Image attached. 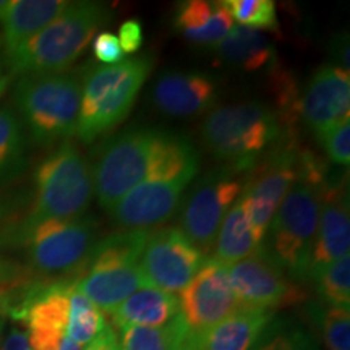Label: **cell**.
Segmentation results:
<instances>
[{
    "label": "cell",
    "mask_w": 350,
    "mask_h": 350,
    "mask_svg": "<svg viewBox=\"0 0 350 350\" xmlns=\"http://www.w3.org/2000/svg\"><path fill=\"white\" fill-rule=\"evenodd\" d=\"M198 152L183 135L165 131L146 178L113 206L111 216L126 230H146L172 216L198 174Z\"/></svg>",
    "instance_id": "cell-1"
},
{
    "label": "cell",
    "mask_w": 350,
    "mask_h": 350,
    "mask_svg": "<svg viewBox=\"0 0 350 350\" xmlns=\"http://www.w3.org/2000/svg\"><path fill=\"white\" fill-rule=\"evenodd\" d=\"M109 20V10L98 2H73L42 31L7 55L15 75H57L80 59L99 26Z\"/></svg>",
    "instance_id": "cell-2"
},
{
    "label": "cell",
    "mask_w": 350,
    "mask_h": 350,
    "mask_svg": "<svg viewBox=\"0 0 350 350\" xmlns=\"http://www.w3.org/2000/svg\"><path fill=\"white\" fill-rule=\"evenodd\" d=\"M154 60L150 54L106 67L90 68L83 77L75 135L83 143H93L116 129L129 116Z\"/></svg>",
    "instance_id": "cell-3"
},
{
    "label": "cell",
    "mask_w": 350,
    "mask_h": 350,
    "mask_svg": "<svg viewBox=\"0 0 350 350\" xmlns=\"http://www.w3.org/2000/svg\"><path fill=\"white\" fill-rule=\"evenodd\" d=\"M204 146L229 167L248 174L266 150L282 138L273 109L262 103L226 106L209 113L201 129Z\"/></svg>",
    "instance_id": "cell-4"
},
{
    "label": "cell",
    "mask_w": 350,
    "mask_h": 350,
    "mask_svg": "<svg viewBox=\"0 0 350 350\" xmlns=\"http://www.w3.org/2000/svg\"><path fill=\"white\" fill-rule=\"evenodd\" d=\"M325 182L299 178L275 211L262 252L297 281L308 278Z\"/></svg>",
    "instance_id": "cell-5"
},
{
    "label": "cell",
    "mask_w": 350,
    "mask_h": 350,
    "mask_svg": "<svg viewBox=\"0 0 350 350\" xmlns=\"http://www.w3.org/2000/svg\"><path fill=\"white\" fill-rule=\"evenodd\" d=\"M148 230H122L94 245L85 273L77 284L91 304L112 313L139 287H146L139 273V260L146 247Z\"/></svg>",
    "instance_id": "cell-6"
},
{
    "label": "cell",
    "mask_w": 350,
    "mask_h": 350,
    "mask_svg": "<svg viewBox=\"0 0 350 350\" xmlns=\"http://www.w3.org/2000/svg\"><path fill=\"white\" fill-rule=\"evenodd\" d=\"M94 193L93 174L68 139L52 151L34 174V200L25 229L47 219H73L90 206Z\"/></svg>",
    "instance_id": "cell-7"
},
{
    "label": "cell",
    "mask_w": 350,
    "mask_h": 350,
    "mask_svg": "<svg viewBox=\"0 0 350 350\" xmlns=\"http://www.w3.org/2000/svg\"><path fill=\"white\" fill-rule=\"evenodd\" d=\"M81 83L77 77L29 75L16 83L15 103L34 143L49 146L75 133Z\"/></svg>",
    "instance_id": "cell-8"
},
{
    "label": "cell",
    "mask_w": 350,
    "mask_h": 350,
    "mask_svg": "<svg viewBox=\"0 0 350 350\" xmlns=\"http://www.w3.org/2000/svg\"><path fill=\"white\" fill-rule=\"evenodd\" d=\"M164 130L133 129L109 139L99 151L93 185L99 204L107 211L150 174Z\"/></svg>",
    "instance_id": "cell-9"
},
{
    "label": "cell",
    "mask_w": 350,
    "mask_h": 350,
    "mask_svg": "<svg viewBox=\"0 0 350 350\" xmlns=\"http://www.w3.org/2000/svg\"><path fill=\"white\" fill-rule=\"evenodd\" d=\"M300 150L294 138L284 137L265 152L245 178L242 198L256 239L265 245L275 211L299 180Z\"/></svg>",
    "instance_id": "cell-10"
},
{
    "label": "cell",
    "mask_w": 350,
    "mask_h": 350,
    "mask_svg": "<svg viewBox=\"0 0 350 350\" xmlns=\"http://www.w3.org/2000/svg\"><path fill=\"white\" fill-rule=\"evenodd\" d=\"M93 217L47 219L25 229V245L31 266L44 274H62L83 268L94 250Z\"/></svg>",
    "instance_id": "cell-11"
},
{
    "label": "cell",
    "mask_w": 350,
    "mask_h": 350,
    "mask_svg": "<svg viewBox=\"0 0 350 350\" xmlns=\"http://www.w3.org/2000/svg\"><path fill=\"white\" fill-rule=\"evenodd\" d=\"M245 178L247 174L224 165L203 175L187 196L180 230L201 253L213 250L226 214L242 195Z\"/></svg>",
    "instance_id": "cell-12"
},
{
    "label": "cell",
    "mask_w": 350,
    "mask_h": 350,
    "mask_svg": "<svg viewBox=\"0 0 350 350\" xmlns=\"http://www.w3.org/2000/svg\"><path fill=\"white\" fill-rule=\"evenodd\" d=\"M204 262L203 253L177 227L151 232L139 260L146 286L175 294L182 292Z\"/></svg>",
    "instance_id": "cell-13"
},
{
    "label": "cell",
    "mask_w": 350,
    "mask_h": 350,
    "mask_svg": "<svg viewBox=\"0 0 350 350\" xmlns=\"http://www.w3.org/2000/svg\"><path fill=\"white\" fill-rule=\"evenodd\" d=\"M227 275L240 308L269 312L305 300L304 291L262 250L227 266Z\"/></svg>",
    "instance_id": "cell-14"
},
{
    "label": "cell",
    "mask_w": 350,
    "mask_h": 350,
    "mask_svg": "<svg viewBox=\"0 0 350 350\" xmlns=\"http://www.w3.org/2000/svg\"><path fill=\"white\" fill-rule=\"evenodd\" d=\"M180 317L193 334L204 336L209 329L240 310L232 291L227 266L208 258L195 278L180 292Z\"/></svg>",
    "instance_id": "cell-15"
},
{
    "label": "cell",
    "mask_w": 350,
    "mask_h": 350,
    "mask_svg": "<svg viewBox=\"0 0 350 350\" xmlns=\"http://www.w3.org/2000/svg\"><path fill=\"white\" fill-rule=\"evenodd\" d=\"M73 284L29 287L10 317L28 327L31 350H59L67 336L70 291Z\"/></svg>",
    "instance_id": "cell-16"
},
{
    "label": "cell",
    "mask_w": 350,
    "mask_h": 350,
    "mask_svg": "<svg viewBox=\"0 0 350 350\" xmlns=\"http://www.w3.org/2000/svg\"><path fill=\"white\" fill-rule=\"evenodd\" d=\"M299 116L314 135H321L349 120L350 75L334 64L319 67L299 100Z\"/></svg>",
    "instance_id": "cell-17"
},
{
    "label": "cell",
    "mask_w": 350,
    "mask_h": 350,
    "mask_svg": "<svg viewBox=\"0 0 350 350\" xmlns=\"http://www.w3.org/2000/svg\"><path fill=\"white\" fill-rule=\"evenodd\" d=\"M350 213L347 188L342 183L327 180L321 191V208L317 237L310 262V274L349 255Z\"/></svg>",
    "instance_id": "cell-18"
},
{
    "label": "cell",
    "mask_w": 350,
    "mask_h": 350,
    "mask_svg": "<svg viewBox=\"0 0 350 350\" xmlns=\"http://www.w3.org/2000/svg\"><path fill=\"white\" fill-rule=\"evenodd\" d=\"M151 99L157 111L167 116H198L217 103V85L206 73L167 72L156 80Z\"/></svg>",
    "instance_id": "cell-19"
},
{
    "label": "cell",
    "mask_w": 350,
    "mask_h": 350,
    "mask_svg": "<svg viewBox=\"0 0 350 350\" xmlns=\"http://www.w3.org/2000/svg\"><path fill=\"white\" fill-rule=\"evenodd\" d=\"M234 26L224 0H188L177 7L174 15L175 31L195 46H216Z\"/></svg>",
    "instance_id": "cell-20"
},
{
    "label": "cell",
    "mask_w": 350,
    "mask_h": 350,
    "mask_svg": "<svg viewBox=\"0 0 350 350\" xmlns=\"http://www.w3.org/2000/svg\"><path fill=\"white\" fill-rule=\"evenodd\" d=\"M65 0H15L3 15L2 39L5 57L28 42L67 8Z\"/></svg>",
    "instance_id": "cell-21"
},
{
    "label": "cell",
    "mask_w": 350,
    "mask_h": 350,
    "mask_svg": "<svg viewBox=\"0 0 350 350\" xmlns=\"http://www.w3.org/2000/svg\"><path fill=\"white\" fill-rule=\"evenodd\" d=\"M117 327H164L180 314V304L174 294L154 287H142L111 313Z\"/></svg>",
    "instance_id": "cell-22"
},
{
    "label": "cell",
    "mask_w": 350,
    "mask_h": 350,
    "mask_svg": "<svg viewBox=\"0 0 350 350\" xmlns=\"http://www.w3.org/2000/svg\"><path fill=\"white\" fill-rule=\"evenodd\" d=\"M214 51L221 62L243 72L273 67L278 59L273 42L265 34L242 25L232 26L227 36L214 46Z\"/></svg>",
    "instance_id": "cell-23"
},
{
    "label": "cell",
    "mask_w": 350,
    "mask_h": 350,
    "mask_svg": "<svg viewBox=\"0 0 350 350\" xmlns=\"http://www.w3.org/2000/svg\"><path fill=\"white\" fill-rule=\"evenodd\" d=\"M269 319V312L240 308L203 336L201 350H250Z\"/></svg>",
    "instance_id": "cell-24"
},
{
    "label": "cell",
    "mask_w": 350,
    "mask_h": 350,
    "mask_svg": "<svg viewBox=\"0 0 350 350\" xmlns=\"http://www.w3.org/2000/svg\"><path fill=\"white\" fill-rule=\"evenodd\" d=\"M262 250V245L256 239L255 230H253L250 217H248L247 206L240 195L235 201L234 206L226 214L214 242V260L221 261L222 265L230 266L250 258Z\"/></svg>",
    "instance_id": "cell-25"
},
{
    "label": "cell",
    "mask_w": 350,
    "mask_h": 350,
    "mask_svg": "<svg viewBox=\"0 0 350 350\" xmlns=\"http://www.w3.org/2000/svg\"><path fill=\"white\" fill-rule=\"evenodd\" d=\"M188 327L180 314L164 327H120V350H180Z\"/></svg>",
    "instance_id": "cell-26"
},
{
    "label": "cell",
    "mask_w": 350,
    "mask_h": 350,
    "mask_svg": "<svg viewBox=\"0 0 350 350\" xmlns=\"http://www.w3.org/2000/svg\"><path fill=\"white\" fill-rule=\"evenodd\" d=\"M106 319H104L98 306L91 304L73 286L70 291L67 338L78 345L90 344L106 327Z\"/></svg>",
    "instance_id": "cell-27"
},
{
    "label": "cell",
    "mask_w": 350,
    "mask_h": 350,
    "mask_svg": "<svg viewBox=\"0 0 350 350\" xmlns=\"http://www.w3.org/2000/svg\"><path fill=\"white\" fill-rule=\"evenodd\" d=\"M25 137L18 117L0 107V180L16 174L23 164Z\"/></svg>",
    "instance_id": "cell-28"
},
{
    "label": "cell",
    "mask_w": 350,
    "mask_h": 350,
    "mask_svg": "<svg viewBox=\"0 0 350 350\" xmlns=\"http://www.w3.org/2000/svg\"><path fill=\"white\" fill-rule=\"evenodd\" d=\"M317 284L318 294L327 305L349 306L350 305V256L331 262L325 268L310 274Z\"/></svg>",
    "instance_id": "cell-29"
},
{
    "label": "cell",
    "mask_w": 350,
    "mask_h": 350,
    "mask_svg": "<svg viewBox=\"0 0 350 350\" xmlns=\"http://www.w3.org/2000/svg\"><path fill=\"white\" fill-rule=\"evenodd\" d=\"M232 20L252 29L279 31V18L273 0H224Z\"/></svg>",
    "instance_id": "cell-30"
},
{
    "label": "cell",
    "mask_w": 350,
    "mask_h": 350,
    "mask_svg": "<svg viewBox=\"0 0 350 350\" xmlns=\"http://www.w3.org/2000/svg\"><path fill=\"white\" fill-rule=\"evenodd\" d=\"M321 334L327 350H350V308L327 305L321 313Z\"/></svg>",
    "instance_id": "cell-31"
},
{
    "label": "cell",
    "mask_w": 350,
    "mask_h": 350,
    "mask_svg": "<svg viewBox=\"0 0 350 350\" xmlns=\"http://www.w3.org/2000/svg\"><path fill=\"white\" fill-rule=\"evenodd\" d=\"M331 163L349 165L350 163V119L340 122L331 130L317 137Z\"/></svg>",
    "instance_id": "cell-32"
},
{
    "label": "cell",
    "mask_w": 350,
    "mask_h": 350,
    "mask_svg": "<svg viewBox=\"0 0 350 350\" xmlns=\"http://www.w3.org/2000/svg\"><path fill=\"white\" fill-rule=\"evenodd\" d=\"M255 350H314V345L305 332L299 329H281L262 340Z\"/></svg>",
    "instance_id": "cell-33"
},
{
    "label": "cell",
    "mask_w": 350,
    "mask_h": 350,
    "mask_svg": "<svg viewBox=\"0 0 350 350\" xmlns=\"http://www.w3.org/2000/svg\"><path fill=\"white\" fill-rule=\"evenodd\" d=\"M93 54L96 60L109 65L120 64L125 60V52L122 51L119 39H117L116 34L109 31H103L94 38Z\"/></svg>",
    "instance_id": "cell-34"
},
{
    "label": "cell",
    "mask_w": 350,
    "mask_h": 350,
    "mask_svg": "<svg viewBox=\"0 0 350 350\" xmlns=\"http://www.w3.org/2000/svg\"><path fill=\"white\" fill-rule=\"evenodd\" d=\"M119 42L125 54H135L143 46V25L138 20H126L119 28Z\"/></svg>",
    "instance_id": "cell-35"
},
{
    "label": "cell",
    "mask_w": 350,
    "mask_h": 350,
    "mask_svg": "<svg viewBox=\"0 0 350 350\" xmlns=\"http://www.w3.org/2000/svg\"><path fill=\"white\" fill-rule=\"evenodd\" d=\"M85 350H120V344L112 327L106 325V327L88 344Z\"/></svg>",
    "instance_id": "cell-36"
},
{
    "label": "cell",
    "mask_w": 350,
    "mask_h": 350,
    "mask_svg": "<svg viewBox=\"0 0 350 350\" xmlns=\"http://www.w3.org/2000/svg\"><path fill=\"white\" fill-rule=\"evenodd\" d=\"M0 350H31L28 342V336L18 327H13V329L8 332L5 342L2 344Z\"/></svg>",
    "instance_id": "cell-37"
},
{
    "label": "cell",
    "mask_w": 350,
    "mask_h": 350,
    "mask_svg": "<svg viewBox=\"0 0 350 350\" xmlns=\"http://www.w3.org/2000/svg\"><path fill=\"white\" fill-rule=\"evenodd\" d=\"M8 86V77L3 73V67H2V57H0V96L3 94V91L7 90Z\"/></svg>",
    "instance_id": "cell-38"
},
{
    "label": "cell",
    "mask_w": 350,
    "mask_h": 350,
    "mask_svg": "<svg viewBox=\"0 0 350 350\" xmlns=\"http://www.w3.org/2000/svg\"><path fill=\"white\" fill-rule=\"evenodd\" d=\"M59 350H81V345L75 344V342H73V340H70L67 336H65L64 342H62V345H60Z\"/></svg>",
    "instance_id": "cell-39"
},
{
    "label": "cell",
    "mask_w": 350,
    "mask_h": 350,
    "mask_svg": "<svg viewBox=\"0 0 350 350\" xmlns=\"http://www.w3.org/2000/svg\"><path fill=\"white\" fill-rule=\"evenodd\" d=\"M8 5H10L8 0H0V21H2L3 15H5V12L8 10Z\"/></svg>",
    "instance_id": "cell-40"
},
{
    "label": "cell",
    "mask_w": 350,
    "mask_h": 350,
    "mask_svg": "<svg viewBox=\"0 0 350 350\" xmlns=\"http://www.w3.org/2000/svg\"><path fill=\"white\" fill-rule=\"evenodd\" d=\"M3 327H5V317H3V313H0V347H2V336H3Z\"/></svg>",
    "instance_id": "cell-41"
},
{
    "label": "cell",
    "mask_w": 350,
    "mask_h": 350,
    "mask_svg": "<svg viewBox=\"0 0 350 350\" xmlns=\"http://www.w3.org/2000/svg\"><path fill=\"white\" fill-rule=\"evenodd\" d=\"M2 216H3V209H2V206H0V219H2Z\"/></svg>",
    "instance_id": "cell-42"
}]
</instances>
